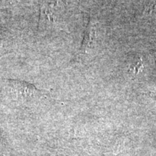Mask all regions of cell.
Masks as SVG:
<instances>
[{
  "label": "cell",
  "mask_w": 156,
  "mask_h": 156,
  "mask_svg": "<svg viewBox=\"0 0 156 156\" xmlns=\"http://www.w3.org/2000/svg\"><path fill=\"white\" fill-rule=\"evenodd\" d=\"M143 69H144L143 63L142 62V60H140V62H138L135 65L129 67V71H132L134 75H136V74L139 73L140 72L142 71Z\"/></svg>",
  "instance_id": "6da1fadb"
}]
</instances>
